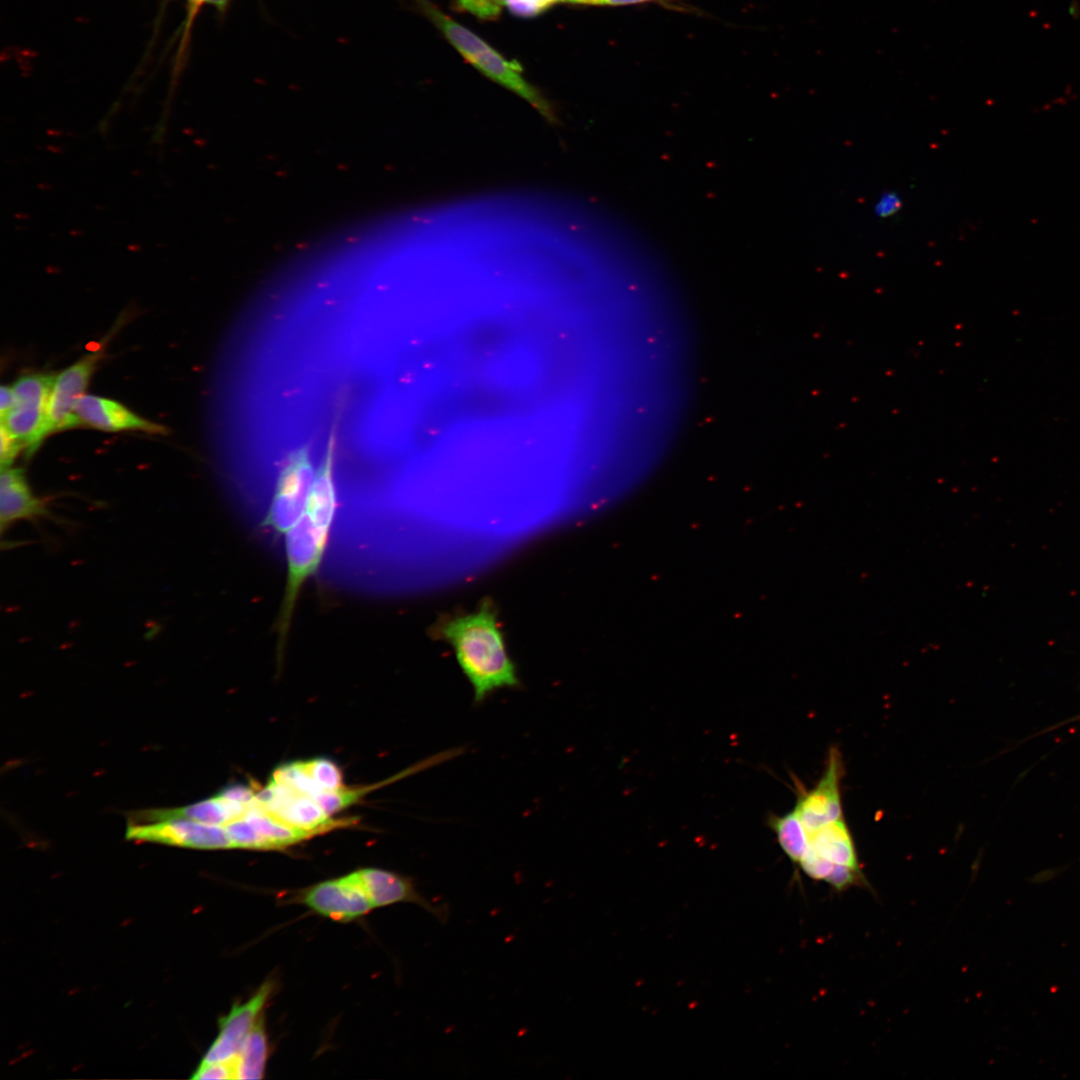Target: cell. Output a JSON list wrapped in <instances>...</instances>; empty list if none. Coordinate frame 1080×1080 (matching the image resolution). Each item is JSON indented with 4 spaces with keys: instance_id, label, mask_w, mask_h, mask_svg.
<instances>
[{
    "instance_id": "4",
    "label": "cell",
    "mask_w": 1080,
    "mask_h": 1080,
    "mask_svg": "<svg viewBox=\"0 0 1080 1080\" xmlns=\"http://www.w3.org/2000/svg\"><path fill=\"white\" fill-rule=\"evenodd\" d=\"M308 447L292 451L275 487L263 526L285 535L305 512L315 477Z\"/></svg>"
},
{
    "instance_id": "11",
    "label": "cell",
    "mask_w": 1080,
    "mask_h": 1080,
    "mask_svg": "<svg viewBox=\"0 0 1080 1080\" xmlns=\"http://www.w3.org/2000/svg\"><path fill=\"white\" fill-rule=\"evenodd\" d=\"M272 989V984L264 983L245 1003L233 1006L221 1019L220 1031L215 1041L205 1054L202 1062H224L237 1057L243 1043L257 1023L264 1004Z\"/></svg>"
},
{
    "instance_id": "34",
    "label": "cell",
    "mask_w": 1080,
    "mask_h": 1080,
    "mask_svg": "<svg viewBox=\"0 0 1080 1080\" xmlns=\"http://www.w3.org/2000/svg\"><path fill=\"white\" fill-rule=\"evenodd\" d=\"M189 2L191 4L192 9H196L200 4H202L204 2V0H189Z\"/></svg>"
},
{
    "instance_id": "10",
    "label": "cell",
    "mask_w": 1080,
    "mask_h": 1080,
    "mask_svg": "<svg viewBox=\"0 0 1080 1080\" xmlns=\"http://www.w3.org/2000/svg\"><path fill=\"white\" fill-rule=\"evenodd\" d=\"M268 786L270 801L262 808L311 836L351 823V820L330 818L309 795L299 793L273 780L269 781Z\"/></svg>"
},
{
    "instance_id": "17",
    "label": "cell",
    "mask_w": 1080,
    "mask_h": 1080,
    "mask_svg": "<svg viewBox=\"0 0 1080 1080\" xmlns=\"http://www.w3.org/2000/svg\"><path fill=\"white\" fill-rule=\"evenodd\" d=\"M267 1051V1038L259 1019L235 1058L236 1079L263 1078Z\"/></svg>"
},
{
    "instance_id": "20",
    "label": "cell",
    "mask_w": 1080,
    "mask_h": 1080,
    "mask_svg": "<svg viewBox=\"0 0 1080 1080\" xmlns=\"http://www.w3.org/2000/svg\"><path fill=\"white\" fill-rule=\"evenodd\" d=\"M304 768L323 790L333 791L343 787V773L339 766L326 758L303 761Z\"/></svg>"
},
{
    "instance_id": "16",
    "label": "cell",
    "mask_w": 1080,
    "mask_h": 1080,
    "mask_svg": "<svg viewBox=\"0 0 1080 1080\" xmlns=\"http://www.w3.org/2000/svg\"><path fill=\"white\" fill-rule=\"evenodd\" d=\"M243 817L269 843L271 849L284 848L311 837L309 833L285 823L266 811L255 800L248 806Z\"/></svg>"
},
{
    "instance_id": "32",
    "label": "cell",
    "mask_w": 1080,
    "mask_h": 1080,
    "mask_svg": "<svg viewBox=\"0 0 1080 1080\" xmlns=\"http://www.w3.org/2000/svg\"><path fill=\"white\" fill-rule=\"evenodd\" d=\"M204 2L216 6V8H218L219 10H223L226 7L229 0H204Z\"/></svg>"
},
{
    "instance_id": "14",
    "label": "cell",
    "mask_w": 1080,
    "mask_h": 1080,
    "mask_svg": "<svg viewBox=\"0 0 1080 1080\" xmlns=\"http://www.w3.org/2000/svg\"><path fill=\"white\" fill-rule=\"evenodd\" d=\"M49 515L46 504L36 497L21 468H5L0 476V522L4 530L11 523L22 519H35Z\"/></svg>"
},
{
    "instance_id": "25",
    "label": "cell",
    "mask_w": 1080,
    "mask_h": 1080,
    "mask_svg": "<svg viewBox=\"0 0 1080 1080\" xmlns=\"http://www.w3.org/2000/svg\"><path fill=\"white\" fill-rule=\"evenodd\" d=\"M23 444L14 437L1 423L0 427V464L1 470L12 466L14 460L23 449Z\"/></svg>"
},
{
    "instance_id": "18",
    "label": "cell",
    "mask_w": 1080,
    "mask_h": 1080,
    "mask_svg": "<svg viewBox=\"0 0 1080 1080\" xmlns=\"http://www.w3.org/2000/svg\"><path fill=\"white\" fill-rule=\"evenodd\" d=\"M769 825L784 853L791 861L799 863L808 849L809 833L796 810L781 816H772Z\"/></svg>"
},
{
    "instance_id": "8",
    "label": "cell",
    "mask_w": 1080,
    "mask_h": 1080,
    "mask_svg": "<svg viewBox=\"0 0 1080 1080\" xmlns=\"http://www.w3.org/2000/svg\"><path fill=\"white\" fill-rule=\"evenodd\" d=\"M843 773L841 752L836 746H832L820 779L812 789L800 791L795 806L809 834L843 817L840 788Z\"/></svg>"
},
{
    "instance_id": "15",
    "label": "cell",
    "mask_w": 1080,
    "mask_h": 1080,
    "mask_svg": "<svg viewBox=\"0 0 1080 1080\" xmlns=\"http://www.w3.org/2000/svg\"><path fill=\"white\" fill-rule=\"evenodd\" d=\"M809 847L835 865L861 870L852 834L843 817L809 834Z\"/></svg>"
},
{
    "instance_id": "1",
    "label": "cell",
    "mask_w": 1080,
    "mask_h": 1080,
    "mask_svg": "<svg viewBox=\"0 0 1080 1080\" xmlns=\"http://www.w3.org/2000/svg\"><path fill=\"white\" fill-rule=\"evenodd\" d=\"M431 632L435 639L446 641L454 649L473 688L475 704H481L497 690L521 686L491 600H483L474 612L441 617Z\"/></svg>"
},
{
    "instance_id": "12",
    "label": "cell",
    "mask_w": 1080,
    "mask_h": 1080,
    "mask_svg": "<svg viewBox=\"0 0 1080 1080\" xmlns=\"http://www.w3.org/2000/svg\"><path fill=\"white\" fill-rule=\"evenodd\" d=\"M74 414L80 422L105 432L143 431L166 435L168 429L142 418L123 404L106 397L84 394L76 403Z\"/></svg>"
},
{
    "instance_id": "22",
    "label": "cell",
    "mask_w": 1080,
    "mask_h": 1080,
    "mask_svg": "<svg viewBox=\"0 0 1080 1080\" xmlns=\"http://www.w3.org/2000/svg\"><path fill=\"white\" fill-rule=\"evenodd\" d=\"M367 790L362 789H347L344 786L340 789L327 791L324 790L314 797H312L320 807L329 816L340 812L344 808L355 803Z\"/></svg>"
},
{
    "instance_id": "23",
    "label": "cell",
    "mask_w": 1080,
    "mask_h": 1080,
    "mask_svg": "<svg viewBox=\"0 0 1080 1080\" xmlns=\"http://www.w3.org/2000/svg\"><path fill=\"white\" fill-rule=\"evenodd\" d=\"M192 1078L201 1080L236 1079L235 1059L224 1062H201Z\"/></svg>"
},
{
    "instance_id": "7",
    "label": "cell",
    "mask_w": 1080,
    "mask_h": 1080,
    "mask_svg": "<svg viewBox=\"0 0 1080 1080\" xmlns=\"http://www.w3.org/2000/svg\"><path fill=\"white\" fill-rule=\"evenodd\" d=\"M128 839L158 842L198 849L233 848L225 826L187 818H169L147 823H129Z\"/></svg>"
},
{
    "instance_id": "31",
    "label": "cell",
    "mask_w": 1080,
    "mask_h": 1080,
    "mask_svg": "<svg viewBox=\"0 0 1080 1080\" xmlns=\"http://www.w3.org/2000/svg\"><path fill=\"white\" fill-rule=\"evenodd\" d=\"M1069 13L1074 19H1077L1079 17L1080 6L1078 5V2L1076 0H1073L1071 2V5L1069 6Z\"/></svg>"
},
{
    "instance_id": "29",
    "label": "cell",
    "mask_w": 1080,
    "mask_h": 1080,
    "mask_svg": "<svg viewBox=\"0 0 1080 1080\" xmlns=\"http://www.w3.org/2000/svg\"><path fill=\"white\" fill-rule=\"evenodd\" d=\"M14 404V391L12 386L2 385L0 388V418L3 420Z\"/></svg>"
},
{
    "instance_id": "27",
    "label": "cell",
    "mask_w": 1080,
    "mask_h": 1080,
    "mask_svg": "<svg viewBox=\"0 0 1080 1080\" xmlns=\"http://www.w3.org/2000/svg\"><path fill=\"white\" fill-rule=\"evenodd\" d=\"M901 207V199L896 192H885L875 204L874 211L878 217H889L895 214Z\"/></svg>"
},
{
    "instance_id": "30",
    "label": "cell",
    "mask_w": 1080,
    "mask_h": 1080,
    "mask_svg": "<svg viewBox=\"0 0 1080 1080\" xmlns=\"http://www.w3.org/2000/svg\"><path fill=\"white\" fill-rule=\"evenodd\" d=\"M649 0H566L565 2L575 4H592V5H623L634 4Z\"/></svg>"
},
{
    "instance_id": "24",
    "label": "cell",
    "mask_w": 1080,
    "mask_h": 1080,
    "mask_svg": "<svg viewBox=\"0 0 1080 1080\" xmlns=\"http://www.w3.org/2000/svg\"><path fill=\"white\" fill-rule=\"evenodd\" d=\"M460 7L474 16L490 20L495 19L505 6L504 0H456Z\"/></svg>"
},
{
    "instance_id": "2",
    "label": "cell",
    "mask_w": 1080,
    "mask_h": 1080,
    "mask_svg": "<svg viewBox=\"0 0 1080 1080\" xmlns=\"http://www.w3.org/2000/svg\"><path fill=\"white\" fill-rule=\"evenodd\" d=\"M336 509V505L309 500L302 517L285 534L287 582L277 622L279 651L285 647L301 589L322 563Z\"/></svg>"
},
{
    "instance_id": "26",
    "label": "cell",
    "mask_w": 1080,
    "mask_h": 1080,
    "mask_svg": "<svg viewBox=\"0 0 1080 1080\" xmlns=\"http://www.w3.org/2000/svg\"><path fill=\"white\" fill-rule=\"evenodd\" d=\"M256 793L257 789L251 786L232 784L225 787L218 795L230 801L249 806L255 800Z\"/></svg>"
},
{
    "instance_id": "19",
    "label": "cell",
    "mask_w": 1080,
    "mask_h": 1080,
    "mask_svg": "<svg viewBox=\"0 0 1080 1080\" xmlns=\"http://www.w3.org/2000/svg\"><path fill=\"white\" fill-rule=\"evenodd\" d=\"M271 779L311 797L324 791L310 777L304 768L303 761L292 762L280 766L274 771Z\"/></svg>"
},
{
    "instance_id": "13",
    "label": "cell",
    "mask_w": 1080,
    "mask_h": 1080,
    "mask_svg": "<svg viewBox=\"0 0 1080 1080\" xmlns=\"http://www.w3.org/2000/svg\"><path fill=\"white\" fill-rule=\"evenodd\" d=\"M357 874L373 907L411 902L420 905L441 921L447 917L445 907L429 902L418 893L413 881L403 875L377 868L361 869Z\"/></svg>"
},
{
    "instance_id": "33",
    "label": "cell",
    "mask_w": 1080,
    "mask_h": 1080,
    "mask_svg": "<svg viewBox=\"0 0 1080 1080\" xmlns=\"http://www.w3.org/2000/svg\"><path fill=\"white\" fill-rule=\"evenodd\" d=\"M558 1H564L565 2L566 0H537V2L539 3L540 7L543 10L549 8L553 3L558 2Z\"/></svg>"
},
{
    "instance_id": "21",
    "label": "cell",
    "mask_w": 1080,
    "mask_h": 1080,
    "mask_svg": "<svg viewBox=\"0 0 1080 1080\" xmlns=\"http://www.w3.org/2000/svg\"><path fill=\"white\" fill-rule=\"evenodd\" d=\"M233 848L271 849L269 843L245 818H236L225 825Z\"/></svg>"
},
{
    "instance_id": "28",
    "label": "cell",
    "mask_w": 1080,
    "mask_h": 1080,
    "mask_svg": "<svg viewBox=\"0 0 1080 1080\" xmlns=\"http://www.w3.org/2000/svg\"><path fill=\"white\" fill-rule=\"evenodd\" d=\"M510 12L520 17L536 16L543 11L537 0H504Z\"/></svg>"
},
{
    "instance_id": "5",
    "label": "cell",
    "mask_w": 1080,
    "mask_h": 1080,
    "mask_svg": "<svg viewBox=\"0 0 1080 1080\" xmlns=\"http://www.w3.org/2000/svg\"><path fill=\"white\" fill-rule=\"evenodd\" d=\"M56 376L53 373L24 375L12 386L14 404L1 423L23 444L27 457L43 441L42 432Z\"/></svg>"
},
{
    "instance_id": "6",
    "label": "cell",
    "mask_w": 1080,
    "mask_h": 1080,
    "mask_svg": "<svg viewBox=\"0 0 1080 1080\" xmlns=\"http://www.w3.org/2000/svg\"><path fill=\"white\" fill-rule=\"evenodd\" d=\"M112 335L111 331L96 350L85 354L57 374L49 398L42 440L53 433L80 426L74 414L75 405L85 394Z\"/></svg>"
},
{
    "instance_id": "9",
    "label": "cell",
    "mask_w": 1080,
    "mask_h": 1080,
    "mask_svg": "<svg viewBox=\"0 0 1080 1080\" xmlns=\"http://www.w3.org/2000/svg\"><path fill=\"white\" fill-rule=\"evenodd\" d=\"M302 902L323 916L343 922L363 916L374 908L357 871L312 886L304 892Z\"/></svg>"
},
{
    "instance_id": "3",
    "label": "cell",
    "mask_w": 1080,
    "mask_h": 1080,
    "mask_svg": "<svg viewBox=\"0 0 1080 1080\" xmlns=\"http://www.w3.org/2000/svg\"><path fill=\"white\" fill-rule=\"evenodd\" d=\"M420 8L443 32L462 56L493 81L515 92L551 122L556 121L550 103L522 76L518 62L508 61L473 32L463 27L428 0H417Z\"/></svg>"
}]
</instances>
